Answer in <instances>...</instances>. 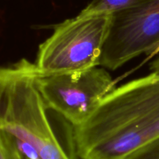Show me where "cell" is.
I'll return each mask as SVG.
<instances>
[{
    "label": "cell",
    "instance_id": "1",
    "mask_svg": "<svg viewBox=\"0 0 159 159\" xmlns=\"http://www.w3.org/2000/svg\"><path fill=\"white\" fill-rule=\"evenodd\" d=\"M158 137V71L116 87L72 130L79 159H124Z\"/></svg>",
    "mask_w": 159,
    "mask_h": 159
},
{
    "label": "cell",
    "instance_id": "2",
    "mask_svg": "<svg viewBox=\"0 0 159 159\" xmlns=\"http://www.w3.org/2000/svg\"><path fill=\"white\" fill-rule=\"evenodd\" d=\"M112 14L67 19L54 25L39 46L34 66L41 75L75 72L100 66Z\"/></svg>",
    "mask_w": 159,
    "mask_h": 159
},
{
    "label": "cell",
    "instance_id": "3",
    "mask_svg": "<svg viewBox=\"0 0 159 159\" xmlns=\"http://www.w3.org/2000/svg\"><path fill=\"white\" fill-rule=\"evenodd\" d=\"M103 67L64 74L41 75L37 72L36 85L48 110L61 115L77 127L96 110L116 84Z\"/></svg>",
    "mask_w": 159,
    "mask_h": 159
},
{
    "label": "cell",
    "instance_id": "4",
    "mask_svg": "<svg viewBox=\"0 0 159 159\" xmlns=\"http://www.w3.org/2000/svg\"><path fill=\"white\" fill-rule=\"evenodd\" d=\"M159 51V0H146L111 15L100 66L118 69L132 59Z\"/></svg>",
    "mask_w": 159,
    "mask_h": 159
},
{
    "label": "cell",
    "instance_id": "5",
    "mask_svg": "<svg viewBox=\"0 0 159 159\" xmlns=\"http://www.w3.org/2000/svg\"><path fill=\"white\" fill-rule=\"evenodd\" d=\"M146 0H91L79 12L80 16L113 14L141 4Z\"/></svg>",
    "mask_w": 159,
    "mask_h": 159
},
{
    "label": "cell",
    "instance_id": "6",
    "mask_svg": "<svg viewBox=\"0 0 159 159\" xmlns=\"http://www.w3.org/2000/svg\"><path fill=\"white\" fill-rule=\"evenodd\" d=\"M0 159H26L15 138L2 130H0Z\"/></svg>",
    "mask_w": 159,
    "mask_h": 159
},
{
    "label": "cell",
    "instance_id": "7",
    "mask_svg": "<svg viewBox=\"0 0 159 159\" xmlns=\"http://www.w3.org/2000/svg\"><path fill=\"white\" fill-rule=\"evenodd\" d=\"M124 159H159V137Z\"/></svg>",
    "mask_w": 159,
    "mask_h": 159
},
{
    "label": "cell",
    "instance_id": "8",
    "mask_svg": "<svg viewBox=\"0 0 159 159\" xmlns=\"http://www.w3.org/2000/svg\"><path fill=\"white\" fill-rule=\"evenodd\" d=\"M151 71L159 72V57H158L155 61L152 63V65H151Z\"/></svg>",
    "mask_w": 159,
    "mask_h": 159
},
{
    "label": "cell",
    "instance_id": "9",
    "mask_svg": "<svg viewBox=\"0 0 159 159\" xmlns=\"http://www.w3.org/2000/svg\"><path fill=\"white\" fill-rule=\"evenodd\" d=\"M26 159H27V158H26Z\"/></svg>",
    "mask_w": 159,
    "mask_h": 159
}]
</instances>
